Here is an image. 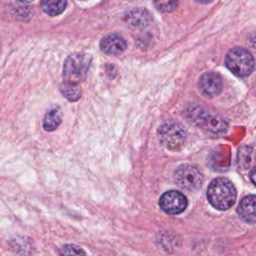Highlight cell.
<instances>
[{
    "mask_svg": "<svg viewBox=\"0 0 256 256\" xmlns=\"http://www.w3.org/2000/svg\"><path fill=\"white\" fill-rule=\"evenodd\" d=\"M237 197L235 186L226 178L219 177L211 181L207 189V199L218 210H227L233 206Z\"/></svg>",
    "mask_w": 256,
    "mask_h": 256,
    "instance_id": "cell-1",
    "label": "cell"
},
{
    "mask_svg": "<svg viewBox=\"0 0 256 256\" xmlns=\"http://www.w3.org/2000/svg\"><path fill=\"white\" fill-rule=\"evenodd\" d=\"M187 118L194 125L213 134H223L228 126L220 115L209 112L201 106H192L187 111Z\"/></svg>",
    "mask_w": 256,
    "mask_h": 256,
    "instance_id": "cell-2",
    "label": "cell"
},
{
    "mask_svg": "<svg viewBox=\"0 0 256 256\" xmlns=\"http://www.w3.org/2000/svg\"><path fill=\"white\" fill-rule=\"evenodd\" d=\"M90 63L91 57L86 53L69 55L63 66V82L79 85L86 79Z\"/></svg>",
    "mask_w": 256,
    "mask_h": 256,
    "instance_id": "cell-3",
    "label": "cell"
},
{
    "mask_svg": "<svg viewBox=\"0 0 256 256\" xmlns=\"http://www.w3.org/2000/svg\"><path fill=\"white\" fill-rule=\"evenodd\" d=\"M227 68L237 77H248L254 69V58L245 48L235 47L229 50L225 57Z\"/></svg>",
    "mask_w": 256,
    "mask_h": 256,
    "instance_id": "cell-4",
    "label": "cell"
},
{
    "mask_svg": "<svg viewBox=\"0 0 256 256\" xmlns=\"http://www.w3.org/2000/svg\"><path fill=\"white\" fill-rule=\"evenodd\" d=\"M186 136L187 133L184 127L175 121L164 123L158 130L159 141L170 150L180 149L185 143Z\"/></svg>",
    "mask_w": 256,
    "mask_h": 256,
    "instance_id": "cell-5",
    "label": "cell"
},
{
    "mask_svg": "<svg viewBox=\"0 0 256 256\" xmlns=\"http://www.w3.org/2000/svg\"><path fill=\"white\" fill-rule=\"evenodd\" d=\"M176 184L186 190H198L203 183V175L198 168L191 165H182L174 172Z\"/></svg>",
    "mask_w": 256,
    "mask_h": 256,
    "instance_id": "cell-6",
    "label": "cell"
},
{
    "mask_svg": "<svg viewBox=\"0 0 256 256\" xmlns=\"http://www.w3.org/2000/svg\"><path fill=\"white\" fill-rule=\"evenodd\" d=\"M187 199L179 191L170 190L163 193L159 199L160 208L170 215H176L183 212L187 207Z\"/></svg>",
    "mask_w": 256,
    "mask_h": 256,
    "instance_id": "cell-7",
    "label": "cell"
},
{
    "mask_svg": "<svg viewBox=\"0 0 256 256\" xmlns=\"http://www.w3.org/2000/svg\"><path fill=\"white\" fill-rule=\"evenodd\" d=\"M198 88L205 97H215L222 91V78L215 72H206L200 76L198 80Z\"/></svg>",
    "mask_w": 256,
    "mask_h": 256,
    "instance_id": "cell-8",
    "label": "cell"
},
{
    "mask_svg": "<svg viewBox=\"0 0 256 256\" xmlns=\"http://www.w3.org/2000/svg\"><path fill=\"white\" fill-rule=\"evenodd\" d=\"M126 41L116 34L107 35L100 42L101 51L108 55H119L126 50Z\"/></svg>",
    "mask_w": 256,
    "mask_h": 256,
    "instance_id": "cell-9",
    "label": "cell"
},
{
    "mask_svg": "<svg viewBox=\"0 0 256 256\" xmlns=\"http://www.w3.org/2000/svg\"><path fill=\"white\" fill-rule=\"evenodd\" d=\"M237 213L241 217V219L249 224L255 223V195L245 196L238 208Z\"/></svg>",
    "mask_w": 256,
    "mask_h": 256,
    "instance_id": "cell-10",
    "label": "cell"
},
{
    "mask_svg": "<svg viewBox=\"0 0 256 256\" xmlns=\"http://www.w3.org/2000/svg\"><path fill=\"white\" fill-rule=\"evenodd\" d=\"M150 22V15L146 10L137 9L127 15V23L133 28H143Z\"/></svg>",
    "mask_w": 256,
    "mask_h": 256,
    "instance_id": "cell-11",
    "label": "cell"
},
{
    "mask_svg": "<svg viewBox=\"0 0 256 256\" xmlns=\"http://www.w3.org/2000/svg\"><path fill=\"white\" fill-rule=\"evenodd\" d=\"M62 116L58 108H52L47 111L43 120V128L46 131H54L61 123Z\"/></svg>",
    "mask_w": 256,
    "mask_h": 256,
    "instance_id": "cell-12",
    "label": "cell"
},
{
    "mask_svg": "<svg viewBox=\"0 0 256 256\" xmlns=\"http://www.w3.org/2000/svg\"><path fill=\"white\" fill-rule=\"evenodd\" d=\"M66 0H41L42 10L50 16H55L64 11Z\"/></svg>",
    "mask_w": 256,
    "mask_h": 256,
    "instance_id": "cell-13",
    "label": "cell"
},
{
    "mask_svg": "<svg viewBox=\"0 0 256 256\" xmlns=\"http://www.w3.org/2000/svg\"><path fill=\"white\" fill-rule=\"evenodd\" d=\"M60 91L69 101H77L81 97V90L78 85L63 82L60 85Z\"/></svg>",
    "mask_w": 256,
    "mask_h": 256,
    "instance_id": "cell-14",
    "label": "cell"
},
{
    "mask_svg": "<svg viewBox=\"0 0 256 256\" xmlns=\"http://www.w3.org/2000/svg\"><path fill=\"white\" fill-rule=\"evenodd\" d=\"M178 0H154L155 7L162 12H172L177 7Z\"/></svg>",
    "mask_w": 256,
    "mask_h": 256,
    "instance_id": "cell-15",
    "label": "cell"
},
{
    "mask_svg": "<svg viewBox=\"0 0 256 256\" xmlns=\"http://www.w3.org/2000/svg\"><path fill=\"white\" fill-rule=\"evenodd\" d=\"M61 254H63V255H85L86 252L77 246L65 245L61 249Z\"/></svg>",
    "mask_w": 256,
    "mask_h": 256,
    "instance_id": "cell-16",
    "label": "cell"
},
{
    "mask_svg": "<svg viewBox=\"0 0 256 256\" xmlns=\"http://www.w3.org/2000/svg\"><path fill=\"white\" fill-rule=\"evenodd\" d=\"M254 172H255V169L252 168L251 169V173H250V176H251V181L253 184H255V181H254Z\"/></svg>",
    "mask_w": 256,
    "mask_h": 256,
    "instance_id": "cell-17",
    "label": "cell"
},
{
    "mask_svg": "<svg viewBox=\"0 0 256 256\" xmlns=\"http://www.w3.org/2000/svg\"><path fill=\"white\" fill-rule=\"evenodd\" d=\"M198 2H201V3H209V2H211L212 0H197Z\"/></svg>",
    "mask_w": 256,
    "mask_h": 256,
    "instance_id": "cell-18",
    "label": "cell"
},
{
    "mask_svg": "<svg viewBox=\"0 0 256 256\" xmlns=\"http://www.w3.org/2000/svg\"><path fill=\"white\" fill-rule=\"evenodd\" d=\"M19 2H22V3H29V2H32L33 0H18Z\"/></svg>",
    "mask_w": 256,
    "mask_h": 256,
    "instance_id": "cell-19",
    "label": "cell"
}]
</instances>
